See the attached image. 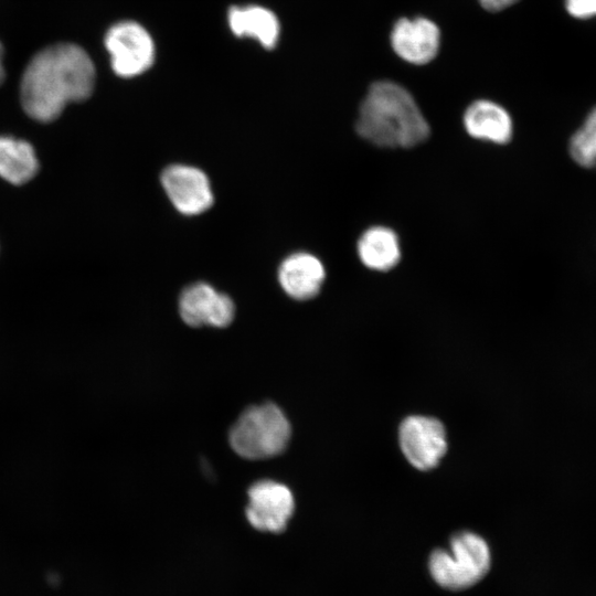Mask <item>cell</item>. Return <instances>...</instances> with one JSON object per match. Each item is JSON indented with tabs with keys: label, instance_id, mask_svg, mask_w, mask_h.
Here are the masks:
<instances>
[{
	"label": "cell",
	"instance_id": "obj_1",
	"mask_svg": "<svg viewBox=\"0 0 596 596\" xmlns=\"http://www.w3.org/2000/svg\"><path fill=\"white\" fill-rule=\"evenodd\" d=\"M89 55L73 43H57L38 52L28 63L20 84L25 114L39 123L55 120L68 103L87 99L95 86Z\"/></svg>",
	"mask_w": 596,
	"mask_h": 596
},
{
	"label": "cell",
	"instance_id": "obj_2",
	"mask_svg": "<svg viewBox=\"0 0 596 596\" xmlns=\"http://www.w3.org/2000/svg\"><path fill=\"white\" fill-rule=\"evenodd\" d=\"M356 132L380 147L409 148L429 136V126L409 92L391 81L373 83L359 108Z\"/></svg>",
	"mask_w": 596,
	"mask_h": 596
},
{
	"label": "cell",
	"instance_id": "obj_3",
	"mask_svg": "<svg viewBox=\"0 0 596 596\" xmlns=\"http://www.w3.org/2000/svg\"><path fill=\"white\" fill-rule=\"evenodd\" d=\"M291 427L284 412L273 403L245 409L230 429L233 450L246 459H265L281 454Z\"/></svg>",
	"mask_w": 596,
	"mask_h": 596
},
{
	"label": "cell",
	"instance_id": "obj_4",
	"mask_svg": "<svg viewBox=\"0 0 596 596\" xmlns=\"http://www.w3.org/2000/svg\"><path fill=\"white\" fill-rule=\"evenodd\" d=\"M491 555L487 542L476 533L461 532L453 536L450 550H436L428 562L434 581L453 590L468 588L481 581L490 568Z\"/></svg>",
	"mask_w": 596,
	"mask_h": 596
},
{
	"label": "cell",
	"instance_id": "obj_5",
	"mask_svg": "<svg viewBox=\"0 0 596 596\" xmlns=\"http://www.w3.org/2000/svg\"><path fill=\"white\" fill-rule=\"evenodd\" d=\"M113 71L120 77H134L147 71L155 57L153 42L138 23L123 21L114 24L105 35Z\"/></svg>",
	"mask_w": 596,
	"mask_h": 596
},
{
	"label": "cell",
	"instance_id": "obj_6",
	"mask_svg": "<svg viewBox=\"0 0 596 596\" xmlns=\"http://www.w3.org/2000/svg\"><path fill=\"white\" fill-rule=\"evenodd\" d=\"M398 440L407 461L419 470L435 468L447 451V435L441 422L411 415L400 425Z\"/></svg>",
	"mask_w": 596,
	"mask_h": 596
},
{
	"label": "cell",
	"instance_id": "obj_7",
	"mask_svg": "<svg viewBox=\"0 0 596 596\" xmlns=\"http://www.w3.org/2000/svg\"><path fill=\"white\" fill-rule=\"evenodd\" d=\"M295 509L290 489L273 480H262L248 489L246 518L256 530L283 532Z\"/></svg>",
	"mask_w": 596,
	"mask_h": 596
},
{
	"label": "cell",
	"instance_id": "obj_8",
	"mask_svg": "<svg viewBox=\"0 0 596 596\" xmlns=\"http://www.w3.org/2000/svg\"><path fill=\"white\" fill-rule=\"evenodd\" d=\"M161 183L171 203L182 214H200L213 203L209 178L195 167L169 166L161 174Z\"/></svg>",
	"mask_w": 596,
	"mask_h": 596
},
{
	"label": "cell",
	"instance_id": "obj_9",
	"mask_svg": "<svg viewBox=\"0 0 596 596\" xmlns=\"http://www.w3.org/2000/svg\"><path fill=\"white\" fill-rule=\"evenodd\" d=\"M179 312L191 327H227L235 312L232 299L206 283L188 286L179 298Z\"/></svg>",
	"mask_w": 596,
	"mask_h": 596
},
{
	"label": "cell",
	"instance_id": "obj_10",
	"mask_svg": "<svg viewBox=\"0 0 596 596\" xmlns=\"http://www.w3.org/2000/svg\"><path fill=\"white\" fill-rule=\"evenodd\" d=\"M391 44L394 52L404 61L424 65L433 61L438 53L440 31L427 18H402L392 29Z\"/></svg>",
	"mask_w": 596,
	"mask_h": 596
},
{
	"label": "cell",
	"instance_id": "obj_11",
	"mask_svg": "<svg viewBox=\"0 0 596 596\" xmlns=\"http://www.w3.org/2000/svg\"><path fill=\"white\" fill-rule=\"evenodd\" d=\"M326 270L315 255L295 253L286 257L278 269V280L284 291L296 300H308L320 291Z\"/></svg>",
	"mask_w": 596,
	"mask_h": 596
},
{
	"label": "cell",
	"instance_id": "obj_12",
	"mask_svg": "<svg viewBox=\"0 0 596 596\" xmlns=\"http://www.w3.org/2000/svg\"><path fill=\"white\" fill-rule=\"evenodd\" d=\"M464 126L471 137L500 145L509 142L513 131L509 113L486 99L476 100L467 107Z\"/></svg>",
	"mask_w": 596,
	"mask_h": 596
},
{
	"label": "cell",
	"instance_id": "obj_13",
	"mask_svg": "<svg viewBox=\"0 0 596 596\" xmlns=\"http://www.w3.org/2000/svg\"><path fill=\"white\" fill-rule=\"evenodd\" d=\"M39 167L35 149L29 141L0 135V178L21 185L35 177Z\"/></svg>",
	"mask_w": 596,
	"mask_h": 596
},
{
	"label": "cell",
	"instance_id": "obj_14",
	"mask_svg": "<svg viewBox=\"0 0 596 596\" xmlns=\"http://www.w3.org/2000/svg\"><path fill=\"white\" fill-rule=\"evenodd\" d=\"M228 24L235 35L254 38L266 49H273L279 36L276 15L258 6L231 8Z\"/></svg>",
	"mask_w": 596,
	"mask_h": 596
},
{
	"label": "cell",
	"instance_id": "obj_15",
	"mask_svg": "<svg viewBox=\"0 0 596 596\" xmlns=\"http://www.w3.org/2000/svg\"><path fill=\"white\" fill-rule=\"evenodd\" d=\"M356 248L361 262L373 270L386 272L401 257L397 235L384 226L366 230L359 238Z\"/></svg>",
	"mask_w": 596,
	"mask_h": 596
},
{
	"label": "cell",
	"instance_id": "obj_16",
	"mask_svg": "<svg viewBox=\"0 0 596 596\" xmlns=\"http://www.w3.org/2000/svg\"><path fill=\"white\" fill-rule=\"evenodd\" d=\"M568 152L579 167L596 168V107L588 113L582 127L572 135Z\"/></svg>",
	"mask_w": 596,
	"mask_h": 596
},
{
	"label": "cell",
	"instance_id": "obj_17",
	"mask_svg": "<svg viewBox=\"0 0 596 596\" xmlns=\"http://www.w3.org/2000/svg\"><path fill=\"white\" fill-rule=\"evenodd\" d=\"M567 12L577 19L596 17V0H565Z\"/></svg>",
	"mask_w": 596,
	"mask_h": 596
},
{
	"label": "cell",
	"instance_id": "obj_18",
	"mask_svg": "<svg viewBox=\"0 0 596 596\" xmlns=\"http://www.w3.org/2000/svg\"><path fill=\"white\" fill-rule=\"evenodd\" d=\"M517 1L518 0H479L482 8L491 12L503 10Z\"/></svg>",
	"mask_w": 596,
	"mask_h": 596
},
{
	"label": "cell",
	"instance_id": "obj_19",
	"mask_svg": "<svg viewBox=\"0 0 596 596\" xmlns=\"http://www.w3.org/2000/svg\"><path fill=\"white\" fill-rule=\"evenodd\" d=\"M6 72L3 67V47L0 42V84L4 81Z\"/></svg>",
	"mask_w": 596,
	"mask_h": 596
}]
</instances>
